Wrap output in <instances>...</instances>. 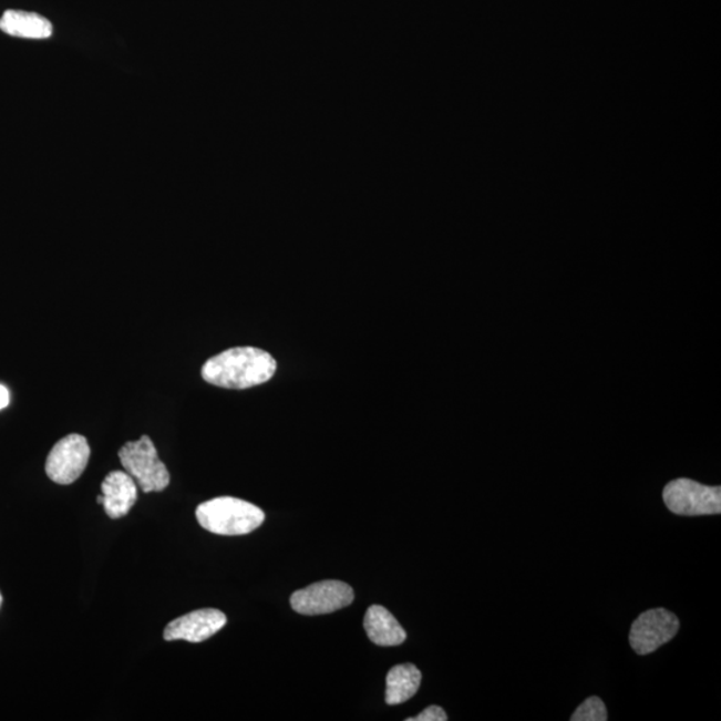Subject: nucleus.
<instances>
[{
  "mask_svg": "<svg viewBox=\"0 0 721 721\" xmlns=\"http://www.w3.org/2000/svg\"><path fill=\"white\" fill-rule=\"evenodd\" d=\"M277 361L262 349L243 347L227 349L212 357L203 367V379L225 389H249L272 379Z\"/></svg>",
  "mask_w": 721,
  "mask_h": 721,
  "instance_id": "nucleus-1",
  "label": "nucleus"
},
{
  "mask_svg": "<svg viewBox=\"0 0 721 721\" xmlns=\"http://www.w3.org/2000/svg\"><path fill=\"white\" fill-rule=\"evenodd\" d=\"M196 516L203 528L220 536L248 535L265 522L261 508L236 497H218L203 503Z\"/></svg>",
  "mask_w": 721,
  "mask_h": 721,
  "instance_id": "nucleus-2",
  "label": "nucleus"
},
{
  "mask_svg": "<svg viewBox=\"0 0 721 721\" xmlns=\"http://www.w3.org/2000/svg\"><path fill=\"white\" fill-rule=\"evenodd\" d=\"M119 454L123 470L136 481L142 492H162L171 484V474L162 463L151 437L142 436L138 441H130L121 447Z\"/></svg>",
  "mask_w": 721,
  "mask_h": 721,
  "instance_id": "nucleus-3",
  "label": "nucleus"
},
{
  "mask_svg": "<svg viewBox=\"0 0 721 721\" xmlns=\"http://www.w3.org/2000/svg\"><path fill=\"white\" fill-rule=\"evenodd\" d=\"M662 498L667 508L679 516H711L721 512L720 486H707L690 478L668 483Z\"/></svg>",
  "mask_w": 721,
  "mask_h": 721,
  "instance_id": "nucleus-4",
  "label": "nucleus"
},
{
  "mask_svg": "<svg viewBox=\"0 0 721 721\" xmlns=\"http://www.w3.org/2000/svg\"><path fill=\"white\" fill-rule=\"evenodd\" d=\"M680 621L677 615L665 608L648 609L636 619L629 632V645L638 655L656 651L678 635Z\"/></svg>",
  "mask_w": 721,
  "mask_h": 721,
  "instance_id": "nucleus-5",
  "label": "nucleus"
},
{
  "mask_svg": "<svg viewBox=\"0 0 721 721\" xmlns=\"http://www.w3.org/2000/svg\"><path fill=\"white\" fill-rule=\"evenodd\" d=\"M354 600L353 588L347 583L327 580L297 590L291 596L290 604L297 614L317 616L333 614L347 608Z\"/></svg>",
  "mask_w": 721,
  "mask_h": 721,
  "instance_id": "nucleus-6",
  "label": "nucleus"
},
{
  "mask_svg": "<svg viewBox=\"0 0 721 721\" xmlns=\"http://www.w3.org/2000/svg\"><path fill=\"white\" fill-rule=\"evenodd\" d=\"M90 454L86 439L81 434H69L51 450L45 461V474L55 484H73L86 470Z\"/></svg>",
  "mask_w": 721,
  "mask_h": 721,
  "instance_id": "nucleus-7",
  "label": "nucleus"
},
{
  "mask_svg": "<svg viewBox=\"0 0 721 721\" xmlns=\"http://www.w3.org/2000/svg\"><path fill=\"white\" fill-rule=\"evenodd\" d=\"M226 616L218 609L206 608L178 617L165 628L166 641L203 642L226 626Z\"/></svg>",
  "mask_w": 721,
  "mask_h": 721,
  "instance_id": "nucleus-8",
  "label": "nucleus"
},
{
  "mask_svg": "<svg viewBox=\"0 0 721 721\" xmlns=\"http://www.w3.org/2000/svg\"><path fill=\"white\" fill-rule=\"evenodd\" d=\"M103 508L110 518L125 517L136 503L135 481L125 471L109 473L102 483Z\"/></svg>",
  "mask_w": 721,
  "mask_h": 721,
  "instance_id": "nucleus-9",
  "label": "nucleus"
},
{
  "mask_svg": "<svg viewBox=\"0 0 721 721\" xmlns=\"http://www.w3.org/2000/svg\"><path fill=\"white\" fill-rule=\"evenodd\" d=\"M368 638L377 646H401L406 640L405 629L387 608L372 606L363 620Z\"/></svg>",
  "mask_w": 721,
  "mask_h": 721,
  "instance_id": "nucleus-10",
  "label": "nucleus"
},
{
  "mask_svg": "<svg viewBox=\"0 0 721 721\" xmlns=\"http://www.w3.org/2000/svg\"><path fill=\"white\" fill-rule=\"evenodd\" d=\"M4 34L25 39H48L53 35V24L35 12L8 10L0 18Z\"/></svg>",
  "mask_w": 721,
  "mask_h": 721,
  "instance_id": "nucleus-11",
  "label": "nucleus"
},
{
  "mask_svg": "<svg viewBox=\"0 0 721 721\" xmlns=\"http://www.w3.org/2000/svg\"><path fill=\"white\" fill-rule=\"evenodd\" d=\"M421 679L420 669L413 665L393 667L387 677V704L399 705L411 700L420 690Z\"/></svg>",
  "mask_w": 721,
  "mask_h": 721,
  "instance_id": "nucleus-12",
  "label": "nucleus"
},
{
  "mask_svg": "<svg viewBox=\"0 0 721 721\" xmlns=\"http://www.w3.org/2000/svg\"><path fill=\"white\" fill-rule=\"evenodd\" d=\"M571 721H607L608 711L600 698L590 697L577 708L570 717Z\"/></svg>",
  "mask_w": 721,
  "mask_h": 721,
  "instance_id": "nucleus-13",
  "label": "nucleus"
},
{
  "mask_svg": "<svg viewBox=\"0 0 721 721\" xmlns=\"http://www.w3.org/2000/svg\"><path fill=\"white\" fill-rule=\"evenodd\" d=\"M447 714L443 708L439 705L428 707L425 711H422L418 717L409 718L406 721H446Z\"/></svg>",
  "mask_w": 721,
  "mask_h": 721,
  "instance_id": "nucleus-14",
  "label": "nucleus"
},
{
  "mask_svg": "<svg viewBox=\"0 0 721 721\" xmlns=\"http://www.w3.org/2000/svg\"><path fill=\"white\" fill-rule=\"evenodd\" d=\"M10 394L8 388L0 385V411L9 405Z\"/></svg>",
  "mask_w": 721,
  "mask_h": 721,
  "instance_id": "nucleus-15",
  "label": "nucleus"
},
{
  "mask_svg": "<svg viewBox=\"0 0 721 721\" xmlns=\"http://www.w3.org/2000/svg\"><path fill=\"white\" fill-rule=\"evenodd\" d=\"M96 502H99V504H102L103 503V496L102 495L99 496V498H96Z\"/></svg>",
  "mask_w": 721,
  "mask_h": 721,
  "instance_id": "nucleus-16",
  "label": "nucleus"
},
{
  "mask_svg": "<svg viewBox=\"0 0 721 721\" xmlns=\"http://www.w3.org/2000/svg\"><path fill=\"white\" fill-rule=\"evenodd\" d=\"M2 602H3V597L2 594H0V607H2Z\"/></svg>",
  "mask_w": 721,
  "mask_h": 721,
  "instance_id": "nucleus-17",
  "label": "nucleus"
}]
</instances>
